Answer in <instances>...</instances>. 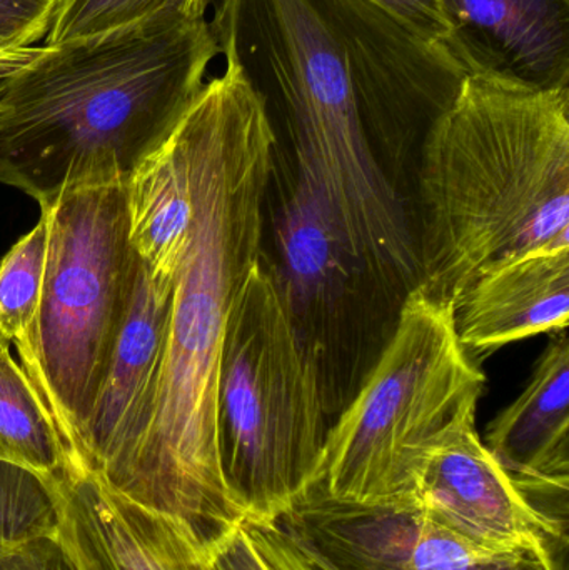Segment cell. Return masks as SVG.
<instances>
[{"mask_svg": "<svg viewBox=\"0 0 569 570\" xmlns=\"http://www.w3.org/2000/svg\"><path fill=\"white\" fill-rule=\"evenodd\" d=\"M209 29L276 150L310 170L371 274L408 297L420 261L394 176L416 173L464 70L370 0H219Z\"/></svg>", "mask_w": 569, "mask_h": 570, "instance_id": "6da1fadb", "label": "cell"}, {"mask_svg": "<svg viewBox=\"0 0 569 570\" xmlns=\"http://www.w3.org/2000/svg\"><path fill=\"white\" fill-rule=\"evenodd\" d=\"M177 130L193 220L174 277L153 425L127 498L180 519L209 546L244 522L220 462L219 367L230 308L264 253L274 136L230 66L206 82Z\"/></svg>", "mask_w": 569, "mask_h": 570, "instance_id": "7a4b0ae2", "label": "cell"}, {"mask_svg": "<svg viewBox=\"0 0 569 570\" xmlns=\"http://www.w3.org/2000/svg\"><path fill=\"white\" fill-rule=\"evenodd\" d=\"M217 53L206 17L177 10L39 47L0 80V184L42 209L66 190L129 183L199 99Z\"/></svg>", "mask_w": 569, "mask_h": 570, "instance_id": "3957f363", "label": "cell"}, {"mask_svg": "<svg viewBox=\"0 0 569 570\" xmlns=\"http://www.w3.org/2000/svg\"><path fill=\"white\" fill-rule=\"evenodd\" d=\"M416 173V288L453 308L491 264L569 246V89L464 77Z\"/></svg>", "mask_w": 569, "mask_h": 570, "instance_id": "277c9868", "label": "cell"}, {"mask_svg": "<svg viewBox=\"0 0 569 570\" xmlns=\"http://www.w3.org/2000/svg\"><path fill=\"white\" fill-rule=\"evenodd\" d=\"M330 417L316 365L263 253L230 308L219 367L220 462L244 522L281 521L304 498Z\"/></svg>", "mask_w": 569, "mask_h": 570, "instance_id": "5b68a950", "label": "cell"}, {"mask_svg": "<svg viewBox=\"0 0 569 570\" xmlns=\"http://www.w3.org/2000/svg\"><path fill=\"white\" fill-rule=\"evenodd\" d=\"M483 387V372L458 341L453 308L414 288L376 364L331 424L304 498L401 504L430 449L477 412Z\"/></svg>", "mask_w": 569, "mask_h": 570, "instance_id": "8992f818", "label": "cell"}, {"mask_svg": "<svg viewBox=\"0 0 569 570\" xmlns=\"http://www.w3.org/2000/svg\"><path fill=\"white\" fill-rule=\"evenodd\" d=\"M40 213L49 256L33 358L23 367L82 471L79 442L129 317L140 259L127 184L77 187Z\"/></svg>", "mask_w": 569, "mask_h": 570, "instance_id": "52a82bcc", "label": "cell"}, {"mask_svg": "<svg viewBox=\"0 0 569 570\" xmlns=\"http://www.w3.org/2000/svg\"><path fill=\"white\" fill-rule=\"evenodd\" d=\"M290 170L281 187L274 271L316 365L327 412L340 415L393 335L406 298L384 287L353 253L310 170L294 163Z\"/></svg>", "mask_w": 569, "mask_h": 570, "instance_id": "ba28073f", "label": "cell"}, {"mask_svg": "<svg viewBox=\"0 0 569 570\" xmlns=\"http://www.w3.org/2000/svg\"><path fill=\"white\" fill-rule=\"evenodd\" d=\"M401 504L487 551L560 558L567 549V521L534 504L501 469L478 434L477 412L430 449Z\"/></svg>", "mask_w": 569, "mask_h": 570, "instance_id": "9c48e42d", "label": "cell"}, {"mask_svg": "<svg viewBox=\"0 0 569 570\" xmlns=\"http://www.w3.org/2000/svg\"><path fill=\"white\" fill-rule=\"evenodd\" d=\"M277 522L334 570H565L561 558L487 551L406 504L361 508L306 495Z\"/></svg>", "mask_w": 569, "mask_h": 570, "instance_id": "30bf717a", "label": "cell"}, {"mask_svg": "<svg viewBox=\"0 0 569 570\" xmlns=\"http://www.w3.org/2000/svg\"><path fill=\"white\" fill-rule=\"evenodd\" d=\"M174 281H154L140 261L129 317L79 442L86 471L129 495L153 425Z\"/></svg>", "mask_w": 569, "mask_h": 570, "instance_id": "8fae6325", "label": "cell"}, {"mask_svg": "<svg viewBox=\"0 0 569 570\" xmlns=\"http://www.w3.org/2000/svg\"><path fill=\"white\" fill-rule=\"evenodd\" d=\"M57 538L77 570H213L193 528L114 491L94 472L46 481Z\"/></svg>", "mask_w": 569, "mask_h": 570, "instance_id": "7c38bea8", "label": "cell"}, {"mask_svg": "<svg viewBox=\"0 0 569 570\" xmlns=\"http://www.w3.org/2000/svg\"><path fill=\"white\" fill-rule=\"evenodd\" d=\"M443 47L467 76L569 89V0H441Z\"/></svg>", "mask_w": 569, "mask_h": 570, "instance_id": "4fadbf2b", "label": "cell"}, {"mask_svg": "<svg viewBox=\"0 0 569 570\" xmlns=\"http://www.w3.org/2000/svg\"><path fill=\"white\" fill-rule=\"evenodd\" d=\"M514 484L548 514L567 521L569 491V338L557 332L517 401L483 441Z\"/></svg>", "mask_w": 569, "mask_h": 570, "instance_id": "5bb4252c", "label": "cell"}, {"mask_svg": "<svg viewBox=\"0 0 569 570\" xmlns=\"http://www.w3.org/2000/svg\"><path fill=\"white\" fill-rule=\"evenodd\" d=\"M454 331L471 358L569 322V246L540 247L491 264L453 304Z\"/></svg>", "mask_w": 569, "mask_h": 570, "instance_id": "9a60e30c", "label": "cell"}, {"mask_svg": "<svg viewBox=\"0 0 569 570\" xmlns=\"http://www.w3.org/2000/svg\"><path fill=\"white\" fill-rule=\"evenodd\" d=\"M130 244L154 281H174L189 240L193 194L179 130L127 183Z\"/></svg>", "mask_w": 569, "mask_h": 570, "instance_id": "2e32d148", "label": "cell"}, {"mask_svg": "<svg viewBox=\"0 0 569 570\" xmlns=\"http://www.w3.org/2000/svg\"><path fill=\"white\" fill-rule=\"evenodd\" d=\"M0 461L42 481L87 472L77 465L52 412L13 358L6 337L0 341Z\"/></svg>", "mask_w": 569, "mask_h": 570, "instance_id": "e0dca14e", "label": "cell"}, {"mask_svg": "<svg viewBox=\"0 0 569 570\" xmlns=\"http://www.w3.org/2000/svg\"><path fill=\"white\" fill-rule=\"evenodd\" d=\"M49 256V223L39 220L0 261V334L16 344L20 365L32 362Z\"/></svg>", "mask_w": 569, "mask_h": 570, "instance_id": "ac0fdd59", "label": "cell"}, {"mask_svg": "<svg viewBox=\"0 0 569 570\" xmlns=\"http://www.w3.org/2000/svg\"><path fill=\"white\" fill-rule=\"evenodd\" d=\"M207 3L209 0H59L43 46L112 32L167 10L206 17Z\"/></svg>", "mask_w": 569, "mask_h": 570, "instance_id": "d6986e66", "label": "cell"}, {"mask_svg": "<svg viewBox=\"0 0 569 570\" xmlns=\"http://www.w3.org/2000/svg\"><path fill=\"white\" fill-rule=\"evenodd\" d=\"M213 570H317L296 535L281 524L241 522L207 546Z\"/></svg>", "mask_w": 569, "mask_h": 570, "instance_id": "ffe728a7", "label": "cell"}, {"mask_svg": "<svg viewBox=\"0 0 569 570\" xmlns=\"http://www.w3.org/2000/svg\"><path fill=\"white\" fill-rule=\"evenodd\" d=\"M56 504L46 481L0 461V556L39 535L53 534Z\"/></svg>", "mask_w": 569, "mask_h": 570, "instance_id": "44dd1931", "label": "cell"}, {"mask_svg": "<svg viewBox=\"0 0 569 570\" xmlns=\"http://www.w3.org/2000/svg\"><path fill=\"white\" fill-rule=\"evenodd\" d=\"M59 0H0V52L30 49L46 39Z\"/></svg>", "mask_w": 569, "mask_h": 570, "instance_id": "7402d4cb", "label": "cell"}, {"mask_svg": "<svg viewBox=\"0 0 569 570\" xmlns=\"http://www.w3.org/2000/svg\"><path fill=\"white\" fill-rule=\"evenodd\" d=\"M370 2L413 30L416 36L443 47L448 30L441 0H370Z\"/></svg>", "mask_w": 569, "mask_h": 570, "instance_id": "603a6c76", "label": "cell"}, {"mask_svg": "<svg viewBox=\"0 0 569 570\" xmlns=\"http://www.w3.org/2000/svg\"><path fill=\"white\" fill-rule=\"evenodd\" d=\"M0 570H77L67 549L53 534L39 535L0 556Z\"/></svg>", "mask_w": 569, "mask_h": 570, "instance_id": "cb8c5ba5", "label": "cell"}, {"mask_svg": "<svg viewBox=\"0 0 569 570\" xmlns=\"http://www.w3.org/2000/svg\"><path fill=\"white\" fill-rule=\"evenodd\" d=\"M39 47H30V49L13 50V52H6L0 56V80L9 77L10 73L19 70L20 67L26 66L30 59L37 53Z\"/></svg>", "mask_w": 569, "mask_h": 570, "instance_id": "d4e9b609", "label": "cell"}, {"mask_svg": "<svg viewBox=\"0 0 569 570\" xmlns=\"http://www.w3.org/2000/svg\"><path fill=\"white\" fill-rule=\"evenodd\" d=\"M297 541H300V539H297ZM301 546H303V549L304 551H306L307 558H310L311 562H313L314 568H316L317 570H334L333 568H331L330 564H327V562H324L323 559L320 558V556L314 554V552L311 551V549H307L306 546L303 544V542H301Z\"/></svg>", "mask_w": 569, "mask_h": 570, "instance_id": "484cf974", "label": "cell"}, {"mask_svg": "<svg viewBox=\"0 0 569 570\" xmlns=\"http://www.w3.org/2000/svg\"><path fill=\"white\" fill-rule=\"evenodd\" d=\"M2 338H3V335H2V334H0V341H2Z\"/></svg>", "mask_w": 569, "mask_h": 570, "instance_id": "4316f807", "label": "cell"}, {"mask_svg": "<svg viewBox=\"0 0 569 570\" xmlns=\"http://www.w3.org/2000/svg\"><path fill=\"white\" fill-rule=\"evenodd\" d=\"M2 53H6V52H0V56H2Z\"/></svg>", "mask_w": 569, "mask_h": 570, "instance_id": "83f0119b", "label": "cell"}]
</instances>
